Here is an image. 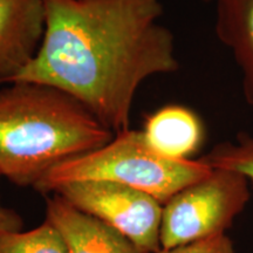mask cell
Returning a JSON list of instances; mask_svg holds the SVG:
<instances>
[{
    "label": "cell",
    "mask_w": 253,
    "mask_h": 253,
    "mask_svg": "<svg viewBox=\"0 0 253 253\" xmlns=\"http://www.w3.org/2000/svg\"><path fill=\"white\" fill-rule=\"evenodd\" d=\"M211 170L201 158L164 157L148 144L143 131L128 129L115 134L104 147L53 168L34 189L40 194H49L66 183L109 181L147 192L164 205Z\"/></svg>",
    "instance_id": "3"
},
{
    "label": "cell",
    "mask_w": 253,
    "mask_h": 253,
    "mask_svg": "<svg viewBox=\"0 0 253 253\" xmlns=\"http://www.w3.org/2000/svg\"><path fill=\"white\" fill-rule=\"evenodd\" d=\"M45 26L43 0H0V84H12L34 59Z\"/></svg>",
    "instance_id": "6"
},
{
    "label": "cell",
    "mask_w": 253,
    "mask_h": 253,
    "mask_svg": "<svg viewBox=\"0 0 253 253\" xmlns=\"http://www.w3.org/2000/svg\"><path fill=\"white\" fill-rule=\"evenodd\" d=\"M214 31L239 69L245 102L253 106V0H216Z\"/></svg>",
    "instance_id": "9"
},
{
    "label": "cell",
    "mask_w": 253,
    "mask_h": 253,
    "mask_svg": "<svg viewBox=\"0 0 253 253\" xmlns=\"http://www.w3.org/2000/svg\"><path fill=\"white\" fill-rule=\"evenodd\" d=\"M24 221L17 211L5 207L0 199V235L8 232H19L23 230Z\"/></svg>",
    "instance_id": "13"
},
{
    "label": "cell",
    "mask_w": 253,
    "mask_h": 253,
    "mask_svg": "<svg viewBox=\"0 0 253 253\" xmlns=\"http://www.w3.org/2000/svg\"><path fill=\"white\" fill-rule=\"evenodd\" d=\"M158 253H236L229 237L220 235L177 248L161 250Z\"/></svg>",
    "instance_id": "12"
},
{
    "label": "cell",
    "mask_w": 253,
    "mask_h": 253,
    "mask_svg": "<svg viewBox=\"0 0 253 253\" xmlns=\"http://www.w3.org/2000/svg\"><path fill=\"white\" fill-rule=\"evenodd\" d=\"M46 220L59 231L68 253H145L120 231L58 194L46 199Z\"/></svg>",
    "instance_id": "7"
},
{
    "label": "cell",
    "mask_w": 253,
    "mask_h": 253,
    "mask_svg": "<svg viewBox=\"0 0 253 253\" xmlns=\"http://www.w3.org/2000/svg\"><path fill=\"white\" fill-rule=\"evenodd\" d=\"M201 1H204V2H210V1H213V0H201Z\"/></svg>",
    "instance_id": "14"
},
{
    "label": "cell",
    "mask_w": 253,
    "mask_h": 253,
    "mask_svg": "<svg viewBox=\"0 0 253 253\" xmlns=\"http://www.w3.org/2000/svg\"><path fill=\"white\" fill-rule=\"evenodd\" d=\"M248 177L235 170L212 168L204 178L181 190L163 205V250L225 235L249 203Z\"/></svg>",
    "instance_id": "4"
},
{
    "label": "cell",
    "mask_w": 253,
    "mask_h": 253,
    "mask_svg": "<svg viewBox=\"0 0 253 253\" xmlns=\"http://www.w3.org/2000/svg\"><path fill=\"white\" fill-rule=\"evenodd\" d=\"M46 26L36 56L13 82L72 95L114 134L130 129L136 91L179 69L175 38L158 23L162 0H43Z\"/></svg>",
    "instance_id": "1"
},
{
    "label": "cell",
    "mask_w": 253,
    "mask_h": 253,
    "mask_svg": "<svg viewBox=\"0 0 253 253\" xmlns=\"http://www.w3.org/2000/svg\"><path fill=\"white\" fill-rule=\"evenodd\" d=\"M115 134L72 95L48 84L0 89V177L27 188L66 161L104 147Z\"/></svg>",
    "instance_id": "2"
},
{
    "label": "cell",
    "mask_w": 253,
    "mask_h": 253,
    "mask_svg": "<svg viewBox=\"0 0 253 253\" xmlns=\"http://www.w3.org/2000/svg\"><path fill=\"white\" fill-rule=\"evenodd\" d=\"M0 253H68L60 232L45 219L30 231L0 235Z\"/></svg>",
    "instance_id": "10"
},
{
    "label": "cell",
    "mask_w": 253,
    "mask_h": 253,
    "mask_svg": "<svg viewBox=\"0 0 253 253\" xmlns=\"http://www.w3.org/2000/svg\"><path fill=\"white\" fill-rule=\"evenodd\" d=\"M201 160L210 168L235 170L253 181V136L240 131L235 142L218 143Z\"/></svg>",
    "instance_id": "11"
},
{
    "label": "cell",
    "mask_w": 253,
    "mask_h": 253,
    "mask_svg": "<svg viewBox=\"0 0 253 253\" xmlns=\"http://www.w3.org/2000/svg\"><path fill=\"white\" fill-rule=\"evenodd\" d=\"M82 212L99 218L145 253H158L163 204L141 190L109 181H78L56 188Z\"/></svg>",
    "instance_id": "5"
},
{
    "label": "cell",
    "mask_w": 253,
    "mask_h": 253,
    "mask_svg": "<svg viewBox=\"0 0 253 253\" xmlns=\"http://www.w3.org/2000/svg\"><path fill=\"white\" fill-rule=\"evenodd\" d=\"M153 149L171 160H191L203 144L205 128L194 110L183 106H166L148 118L143 130Z\"/></svg>",
    "instance_id": "8"
}]
</instances>
